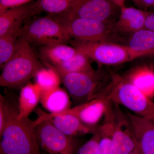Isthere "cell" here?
Listing matches in <instances>:
<instances>
[{
	"label": "cell",
	"mask_w": 154,
	"mask_h": 154,
	"mask_svg": "<svg viewBox=\"0 0 154 154\" xmlns=\"http://www.w3.org/2000/svg\"><path fill=\"white\" fill-rule=\"evenodd\" d=\"M35 122V130L39 147L49 154H76L80 141L67 135L47 120Z\"/></svg>",
	"instance_id": "ba28073f"
},
{
	"label": "cell",
	"mask_w": 154,
	"mask_h": 154,
	"mask_svg": "<svg viewBox=\"0 0 154 154\" xmlns=\"http://www.w3.org/2000/svg\"><path fill=\"white\" fill-rule=\"evenodd\" d=\"M120 8L110 0H77L69 11L61 16V19H85L115 23Z\"/></svg>",
	"instance_id": "9c48e42d"
},
{
	"label": "cell",
	"mask_w": 154,
	"mask_h": 154,
	"mask_svg": "<svg viewBox=\"0 0 154 154\" xmlns=\"http://www.w3.org/2000/svg\"><path fill=\"white\" fill-rule=\"evenodd\" d=\"M103 94L132 113L154 122V102L124 77L111 73Z\"/></svg>",
	"instance_id": "7a4b0ae2"
},
{
	"label": "cell",
	"mask_w": 154,
	"mask_h": 154,
	"mask_svg": "<svg viewBox=\"0 0 154 154\" xmlns=\"http://www.w3.org/2000/svg\"><path fill=\"white\" fill-rule=\"evenodd\" d=\"M141 154L140 152H139L138 150L137 149V148L135 149L132 152H131L130 154Z\"/></svg>",
	"instance_id": "d6a6232c"
},
{
	"label": "cell",
	"mask_w": 154,
	"mask_h": 154,
	"mask_svg": "<svg viewBox=\"0 0 154 154\" xmlns=\"http://www.w3.org/2000/svg\"><path fill=\"white\" fill-rule=\"evenodd\" d=\"M144 28L154 32V11H148L145 23Z\"/></svg>",
	"instance_id": "f1b7e54d"
},
{
	"label": "cell",
	"mask_w": 154,
	"mask_h": 154,
	"mask_svg": "<svg viewBox=\"0 0 154 154\" xmlns=\"http://www.w3.org/2000/svg\"><path fill=\"white\" fill-rule=\"evenodd\" d=\"M72 44L100 66L121 64L142 57L140 54L133 51L125 45L116 42L73 40Z\"/></svg>",
	"instance_id": "5b68a950"
},
{
	"label": "cell",
	"mask_w": 154,
	"mask_h": 154,
	"mask_svg": "<svg viewBox=\"0 0 154 154\" xmlns=\"http://www.w3.org/2000/svg\"><path fill=\"white\" fill-rule=\"evenodd\" d=\"M134 134L137 148L141 154H154V122L125 110Z\"/></svg>",
	"instance_id": "4fadbf2b"
},
{
	"label": "cell",
	"mask_w": 154,
	"mask_h": 154,
	"mask_svg": "<svg viewBox=\"0 0 154 154\" xmlns=\"http://www.w3.org/2000/svg\"><path fill=\"white\" fill-rule=\"evenodd\" d=\"M124 79L148 97L154 96V71L147 65L136 67L130 70Z\"/></svg>",
	"instance_id": "2e32d148"
},
{
	"label": "cell",
	"mask_w": 154,
	"mask_h": 154,
	"mask_svg": "<svg viewBox=\"0 0 154 154\" xmlns=\"http://www.w3.org/2000/svg\"><path fill=\"white\" fill-rule=\"evenodd\" d=\"M22 29L10 31L0 36V66L2 69L14 54L17 41L22 34Z\"/></svg>",
	"instance_id": "cb8c5ba5"
},
{
	"label": "cell",
	"mask_w": 154,
	"mask_h": 154,
	"mask_svg": "<svg viewBox=\"0 0 154 154\" xmlns=\"http://www.w3.org/2000/svg\"><path fill=\"white\" fill-rule=\"evenodd\" d=\"M58 19L69 37L73 38V40L91 42H109L117 43L124 41L123 36H121V33L116 28L115 23L81 18L68 20Z\"/></svg>",
	"instance_id": "277c9868"
},
{
	"label": "cell",
	"mask_w": 154,
	"mask_h": 154,
	"mask_svg": "<svg viewBox=\"0 0 154 154\" xmlns=\"http://www.w3.org/2000/svg\"><path fill=\"white\" fill-rule=\"evenodd\" d=\"M112 142L115 154H129L136 148L131 122L120 105L112 101Z\"/></svg>",
	"instance_id": "30bf717a"
},
{
	"label": "cell",
	"mask_w": 154,
	"mask_h": 154,
	"mask_svg": "<svg viewBox=\"0 0 154 154\" xmlns=\"http://www.w3.org/2000/svg\"><path fill=\"white\" fill-rule=\"evenodd\" d=\"M35 126L28 117L11 120L0 135V154H42Z\"/></svg>",
	"instance_id": "3957f363"
},
{
	"label": "cell",
	"mask_w": 154,
	"mask_h": 154,
	"mask_svg": "<svg viewBox=\"0 0 154 154\" xmlns=\"http://www.w3.org/2000/svg\"><path fill=\"white\" fill-rule=\"evenodd\" d=\"M134 4L137 6L138 8H142L141 5V0H132Z\"/></svg>",
	"instance_id": "1f68e13d"
},
{
	"label": "cell",
	"mask_w": 154,
	"mask_h": 154,
	"mask_svg": "<svg viewBox=\"0 0 154 154\" xmlns=\"http://www.w3.org/2000/svg\"><path fill=\"white\" fill-rule=\"evenodd\" d=\"M38 12L36 2L6 10L0 14V36L11 31L22 29L26 19L33 17Z\"/></svg>",
	"instance_id": "5bb4252c"
},
{
	"label": "cell",
	"mask_w": 154,
	"mask_h": 154,
	"mask_svg": "<svg viewBox=\"0 0 154 154\" xmlns=\"http://www.w3.org/2000/svg\"><path fill=\"white\" fill-rule=\"evenodd\" d=\"M52 68L58 74L94 72L95 71L91 65L90 59L84 53L78 50L75 55L68 60Z\"/></svg>",
	"instance_id": "44dd1931"
},
{
	"label": "cell",
	"mask_w": 154,
	"mask_h": 154,
	"mask_svg": "<svg viewBox=\"0 0 154 154\" xmlns=\"http://www.w3.org/2000/svg\"><path fill=\"white\" fill-rule=\"evenodd\" d=\"M62 82L77 105L96 99L107 85L100 72L59 74Z\"/></svg>",
	"instance_id": "52a82bcc"
},
{
	"label": "cell",
	"mask_w": 154,
	"mask_h": 154,
	"mask_svg": "<svg viewBox=\"0 0 154 154\" xmlns=\"http://www.w3.org/2000/svg\"><path fill=\"white\" fill-rule=\"evenodd\" d=\"M33 0H0V14L8 9L30 2Z\"/></svg>",
	"instance_id": "83f0119b"
},
{
	"label": "cell",
	"mask_w": 154,
	"mask_h": 154,
	"mask_svg": "<svg viewBox=\"0 0 154 154\" xmlns=\"http://www.w3.org/2000/svg\"><path fill=\"white\" fill-rule=\"evenodd\" d=\"M77 0H37L39 13L45 12L52 16H59L66 13Z\"/></svg>",
	"instance_id": "484cf974"
},
{
	"label": "cell",
	"mask_w": 154,
	"mask_h": 154,
	"mask_svg": "<svg viewBox=\"0 0 154 154\" xmlns=\"http://www.w3.org/2000/svg\"><path fill=\"white\" fill-rule=\"evenodd\" d=\"M42 90L36 83H28L21 88L19 98L18 118L28 117L40 102Z\"/></svg>",
	"instance_id": "d6986e66"
},
{
	"label": "cell",
	"mask_w": 154,
	"mask_h": 154,
	"mask_svg": "<svg viewBox=\"0 0 154 154\" xmlns=\"http://www.w3.org/2000/svg\"><path fill=\"white\" fill-rule=\"evenodd\" d=\"M66 44H59L41 47L40 55L47 66H57L75 55L77 50L75 47Z\"/></svg>",
	"instance_id": "ac0fdd59"
},
{
	"label": "cell",
	"mask_w": 154,
	"mask_h": 154,
	"mask_svg": "<svg viewBox=\"0 0 154 154\" xmlns=\"http://www.w3.org/2000/svg\"><path fill=\"white\" fill-rule=\"evenodd\" d=\"M100 138V154H115L112 142L113 122L112 110L110 107L106 111L103 123L99 126Z\"/></svg>",
	"instance_id": "603a6c76"
},
{
	"label": "cell",
	"mask_w": 154,
	"mask_h": 154,
	"mask_svg": "<svg viewBox=\"0 0 154 154\" xmlns=\"http://www.w3.org/2000/svg\"><path fill=\"white\" fill-rule=\"evenodd\" d=\"M19 99L11 95H0V135L11 120L19 117Z\"/></svg>",
	"instance_id": "7402d4cb"
},
{
	"label": "cell",
	"mask_w": 154,
	"mask_h": 154,
	"mask_svg": "<svg viewBox=\"0 0 154 154\" xmlns=\"http://www.w3.org/2000/svg\"><path fill=\"white\" fill-rule=\"evenodd\" d=\"M100 131L98 127V129L92 134L91 138L83 145L80 146L76 154H100Z\"/></svg>",
	"instance_id": "4316f807"
},
{
	"label": "cell",
	"mask_w": 154,
	"mask_h": 154,
	"mask_svg": "<svg viewBox=\"0 0 154 154\" xmlns=\"http://www.w3.org/2000/svg\"><path fill=\"white\" fill-rule=\"evenodd\" d=\"M148 11L125 6L120 8L116 28L122 34L133 33L144 28Z\"/></svg>",
	"instance_id": "9a60e30c"
},
{
	"label": "cell",
	"mask_w": 154,
	"mask_h": 154,
	"mask_svg": "<svg viewBox=\"0 0 154 154\" xmlns=\"http://www.w3.org/2000/svg\"><path fill=\"white\" fill-rule=\"evenodd\" d=\"M142 56L154 54V32L143 28L131 34L125 45Z\"/></svg>",
	"instance_id": "ffe728a7"
},
{
	"label": "cell",
	"mask_w": 154,
	"mask_h": 154,
	"mask_svg": "<svg viewBox=\"0 0 154 154\" xmlns=\"http://www.w3.org/2000/svg\"><path fill=\"white\" fill-rule=\"evenodd\" d=\"M42 67L30 43L22 35L17 41L14 54L2 69L0 85L7 88H22Z\"/></svg>",
	"instance_id": "6da1fadb"
},
{
	"label": "cell",
	"mask_w": 154,
	"mask_h": 154,
	"mask_svg": "<svg viewBox=\"0 0 154 154\" xmlns=\"http://www.w3.org/2000/svg\"><path fill=\"white\" fill-rule=\"evenodd\" d=\"M110 1L120 8L125 6V0H110Z\"/></svg>",
	"instance_id": "4dcf8cb0"
},
{
	"label": "cell",
	"mask_w": 154,
	"mask_h": 154,
	"mask_svg": "<svg viewBox=\"0 0 154 154\" xmlns=\"http://www.w3.org/2000/svg\"><path fill=\"white\" fill-rule=\"evenodd\" d=\"M22 35L30 44L42 47L66 44L71 39L57 17L50 16L30 21L23 27Z\"/></svg>",
	"instance_id": "8992f818"
},
{
	"label": "cell",
	"mask_w": 154,
	"mask_h": 154,
	"mask_svg": "<svg viewBox=\"0 0 154 154\" xmlns=\"http://www.w3.org/2000/svg\"><path fill=\"white\" fill-rule=\"evenodd\" d=\"M68 93L58 87L50 91H42L40 102L51 113H59L71 108V101Z\"/></svg>",
	"instance_id": "e0dca14e"
},
{
	"label": "cell",
	"mask_w": 154,
	"mask_h": 154,
	"mask_svg": "<svg viewBox=\"0 0 154 154\" xmlns=\"http://www.w3.org/2000/svg\"><path fill=\"white\" fill-rule=\"evenodd\" d=\"M142 7L144 8H154V0H141Z\"/></svg>",
	"instance_id": "f546056e"
},
{
	"label": "cell",
	"mask_w": 154,
	"mask_h": 154,
	"mask_svg": "<svg viewBox=\"0 0 154 154\" xmlns=\"http://www.w3.org/2000/svg\"><path fill=\"white\" fill-rule=\"evenodd\" d=\"M36 110L38 118L36 120H47L61 132L70 136L76 137L86 134H93L99 127L86 125L76 116L70 114L46 113L39 108Z\"/></svg>",
	"instance_id": "8fae6325"
},
{
	"label": "cell",
	"mask_w": 154,
	"mask_h": 154,
	"mask_svg": "<svg viewBox=\"0 0 154 154\" xmlns=\"http://www.w3.org/2000/svg\"><path fill=\"white\" fill-rule=\"evenodd\" d=\"M34 78L35 83L41 88L42 91H50L58 88L62 82L57 72L51 67L41 68L36 72Z\"/></svg>",
	"instance_id": "d4e9b609"
},
{
	"label": "cell",
	"mask_w": 154,
	"mask_h": 154,
	"mask_svg": "<svg viewBox=\"0 0 154 154\" xmlns=\"http://www.w3.org/2000/svg\"><path fill=\"white\" fill-rule=\"evenodd\" d=\"M110 101V99L106 96H99L56 114H70L76 116L86 125L98 126L99 122L105 116Z\"/></svg>",
	"instance_id": "7c38bea8"
}]
</instances>
